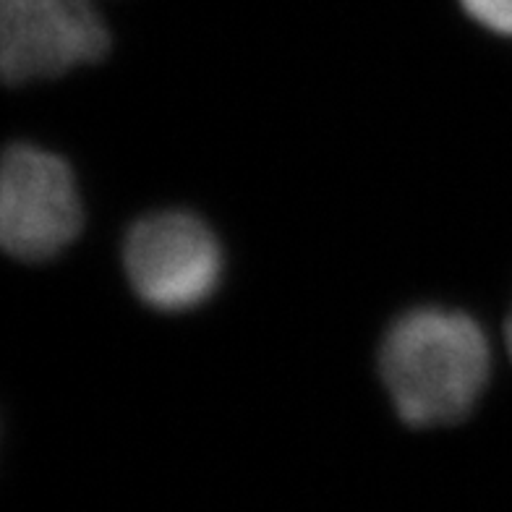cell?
<instances>
[{
	"label": "cell",
	"mask_w": 512,
	"mask_h": 512,
	"mask_svg": "<svg viewBox=\"0 0 512 512\" xmlns=\"http://www.w3.org/2000/svg\"><path fill=\"white\" fill-rule=\"evenodd\" d=\"M379 374L403 424H458L471 416L489 382L492 345L463 311L418 306L384 332Z\"/></svg>",
	"instance_id": "obj_1"
},
{
	"label": "cell",
	"mask_w": 512,
	"mask_h": 512,
	"mask_svg": "<svg viewBox=\"0 0 512 512\" xmlns=\"http://www.w3.org/2000/svg\"><path fill=\"white\" fill-rule=\"evenodd\" d=\"M476 24L502 37H512V0H460Z\"/></svg>",
	"instance_id": "obj_5"
},
{
	"label": "cell",
	"mask_w": 512,
	"mask_h": 512,
	"mask_svg": "<svg viewBox=\"0 0 512 512\" xmlns=\"http://www.w3.org/2000/svg\"><path fill=\"white\" fill-rule=\"evenodd\" d=\"M123 270L144 306L183 314L215 296L223 280V249L194 212H155L128 228Z\"/></svg>",
	"instance_id": "obj_2"
},
{
	"label": "cell",
	"mask_w": 512,
	"mask_h": 512,
	"mask_svg": "<svg viewBox=\"0 0 512 512\" xmlns=\"http://www.w3.org/2000/svg\"><path fill=\"white\" fill-rule=\"evenodd\" d=\"M84 225L74 170L61 155L11 144L0 170V241L21 262L63 254Z\"/></svg>",
	"instance_id": "obj_3"
},
{
	"label": "cell",
	"mask_w": 512,
	"mask_h": 512,
	"mask_svg": "<svg viewBox=\"0 0 512 512\" xmlns=\"http://www.w3.org/2000/svg\"><path fill=\"white\" fill-rule=\"evenodd\" d=\"M110 34L92 0H0V71L8 84L97 63Z\"/></svg>",
	"instance_id": "obj_4"
},
{
	"label": "cell",
	"mask_w": 512,
	"mask_h": 512,
	"mask_svg": "<svg viewBox=\"0 0 512 512\" xmlns=\"http://www.w3.org/2000/svg\"><path fill=\"white\" fill-rule=\"evenodd\" d=\"M507 351H510V358H512V311H510V319H507Z\"/></svg>",
	"instance_id": "obj_6"
}]
</instances>
